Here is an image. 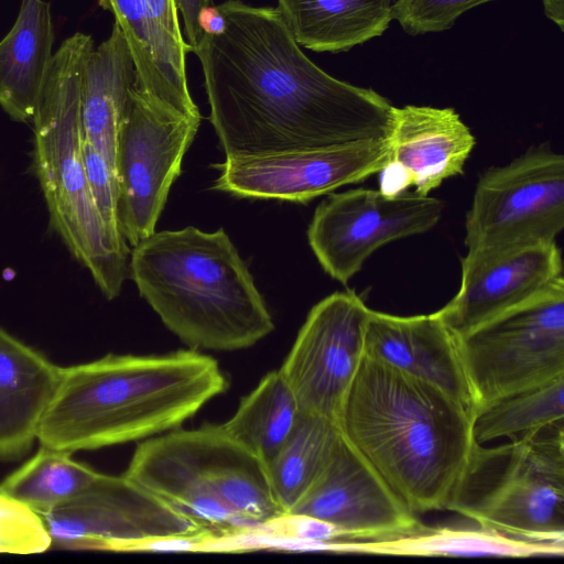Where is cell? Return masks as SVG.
I'll return each instance as SVG.
<instances>
[{
	"instance_id": "6da1fadb",
	"label": "cell",
	"mask_w": 564,
	"mask_h": 564,
	"mask_svg": "<svg viewBox=\"0 0 564 564\" xmlns=\"http://www.w3.org/2000/svg\"><path fill=\"white\" fill-rule=\"evenodd\" d=\"M218 7L226 31L205 34L193 52L226 158L387 138L392 104L314 64L276 8Z\"/></svg>"
},
{
	"instance_id": "7a4b0ae2",
	"label": "cell",
	"mask_w": 564,
	"mask_h": 564,
	"mask_svg": "<svg viewBox=\"0 0 564 564\" xmlns=\"http://www.w3.org/2000/svg\"><path fill=\"white\" fill-rule=\"evenodd\" d=\"M336 424L415 514L447 511L476 445L473 412L463 403L367 355Z\"/></svg>"
},
{
	"instance_id": "3957f363",
	"label": "cell",
	"mask_w": 564,
	"mask_h": 564,
	"mask_svg": "<svg viewBox=\"0 0 564 564\" xmlns=\"http://www.w3.org/2000/svg\"><path fill=\"white\" fill-rule=\"evenodd\" d=\"M227 388L217 360L199 350L108 354L62 368L37 441L73 454L147 440L180 427Z\"/></svg>"
},
{
	"instance_id": "277c9868",
	"label": "cell",
	"mask_w": 564,
	"mask_h": 564,
	"mask_svg": "<svg viewBox=\"0 0 564 564\" xmlns=\"http://www.w3.org/2000/svg\"><path fill=\"white\" fill-rule=\"evenodd\" d=\"M129 271L140 295L191 349H246L274 329L263 296L223 228L154 231L133 247Z\"/></svg>"
},
{
	"instance_id": "5b68a950",
	"label": "cell",
	"mask_w": 564,
	"mask_h": 564,
	"mask_svg": "<svg viewBox=\"0 0 564 564\" xmlns=\"http://www.w3.org/2000/svg\"><path fill=\"white\" fill-rule=\"evenodd\" d=\"M94 47L90 35L77 32L54 53L32 119L33 164L52 227L112 300L128 274L130 250L116 246L106 230L82 155V77Z\"/></svg>"
},
{
	"instance_id": "8992f818",
	"label": "cell",
	"mask_w": 564,
	"mask_h": 564,
	"mask_svg": "<svg viewBox=\"0 0 564 564\" xmlns=\"http://www.w3.org/2000/svg\"><path fill=\"white\" fill-rule=\"evenodd\" d=\"M122 475L215 535L247 531L272 506L264 466L220 424L143 440Z\"/></svg>"
},
{
	"instance_id": "52a82bcc",
	"label": "cell",
	"mask_w": 564,
	"mask_h": 564,
	"mask_svg": "<svg viewBox=\"0 0 564 564\" xmlns=\"http://www.w3.org/2000/svg\"><path fill=\"white\" fill-rule=\"evenodd\" d=\"M447 511L509 536L564 543V425L476 444Z\"/></svg>"
},
{
	"instance_id": "ba28073f",
	"label": "cell",
	"mask_w": 564,
	"mask_h": 564,
	"mask_svg": "<svg viewBox=\"0 0 564 564\" xmlns=\"http://www.w3.org/2000/svg\"><path fill=\"white\" fill-rule=\"evenodd\" d=\"M476 410L564 376V279L457 338Z\"/></svg>"
},
{
	"instance_id": "9c48e42d",
	"label": "cell",
	"mask_w": 564,
	"mask_h": 564,
	"mask_svg": "<svg viewBox=\"0 0 564 564\" xmlns=\"http://www.w3.org/2000/svg\"><path fill=\"white\" fill-rule=\"evenodd\" d=\"M564 228V156L541 143L478 177L466 214L467 251L555 242Z\"/></svg>"
},
{
	"instance_id": "30bf717a",
	"label": "cell",
	"mask_w": 564,
	"mask_h": 564,
	"mask_svg": "<svg viewBox=\"0 0 564 564\" xmlns=\"http://www.w3.org/2000/svg\"><path fill=\"white\" fill-rule=\"evenodd\" d=\"M199 123L200 118L160 105L135 84L131 88L118 133L116 174L119 228L132 247L155 231Z\"/></svg>"
},
{
	"instance_id": "8fae6325",
	"label": "cell",
	"mask_w": 564,
	"mask_h": 564,
	"mask_svg": "<svg viewBox=\"0 0 564 564\" xmlns=\"http://www.w3.org/2000/svg\"><path fill=\"white\" fill-rule=\"evenodd\" d=\"M444 203L415 191L387 195L356 188L319 203L307 239L323 270L346 285L382 246L424 234L442 218Z\"/></svg>"
},
{
	"instance_id": "7c38bea8",
	"label": "cell",
	"mask_w": 564,
	"mask_h": 564,
	"mask_svg": "<svg viewBox=\"0 0 564 564\" xmlns=\"http://www.w3.org/2000/svg\"><path fill=\"white\" fill-rule=\"evenodd\" d=\"M42 518L52 547L64 550L132 552L143 541L209 532L123 475L100 473Z\"/></svg>"
},
{
	"instance_id": "4fadbf2b",
	"label": "cell",
	"mask_w": 564,
	"mask_h": 564,
	"mask_svg": "<svg viewBox=\"0 0 564 564\" xmlns=\"http://www.w3.org/2000/svg\"><path fill=\"white\" fill-rule=\"evenodd\" d=\"M369 312L352 290L335 292L308 312L279 369L302 413L336 423L365 355Z\"/></svg>"
},
{
	"instance_id": "5bb4252c",
	"label": "cell",
	"mask_w": 564,
	"mask_h": 564,
	"mask_svg": "<svg viewBox=\"0 0 564 564\" xmlns=\"http://www.w3.org/2000/svg\"><path fill=\"white\" fill-rule=\"evenodd\" d=\"M388 139L226 158L214 188L239 197L307 203L378 174Z\"/></svg>"
},
{
	"instance_id": "9a60e30c",
	"label": "cell",
	"mask_w": 564,
	"mask_h": 564,
	"mask_svg": "<svg viewBox=\"0 0 564 564\" xmlns=\"http://www.w3.org/2000/svg\"><path fill=\"white\" fill-rule=\"evenodd\" d=\"M460 286L436 311L456 338L535 297L563 278L555 242L467 251Z\"/></svg>"
},
{
	"instance_id": "2e32d148",
	"label": "cell",
	"mask_w": 564,
	"mask_h": 564,
	"mask_svg": "<svg viewBox=\"0 0 564 564\" xmlns=\"http://www.w3.org/2000/svg\"><path fill=\"white\" fill-rule=\"evenodd\" d=\"M288 513L327 521L345 541L386 539L423 524L341 434L321 477Z\"/></svg>"
},
{
	"instance_id": "e0dca14e",
	"label": "cell",
	"mask_w": 564,
	"mask_h": 564,
	"mask_svg": "<svg viewBox=\"0 0 564 564\" xmlns=\"http://www.w3.org/2000/svg\"><path fill=\"white\" fill-rule=\"evenodd\" d=\"M388 164L379 172V191L395 195L414 186L429 195L463 174L476 145L469 127L454 108L406 105L392 107Z\"/></svg>"
},
{
	"instance_id": "ac0fdd59",
	"label": "cell",
	"mask_w": 564,
	"mask_h": 564,
	"mask_svg": "<svg viewBox=\"0 0 564 564\" xmlns=\"http://www.w3.org/2000/svg\"><path fill=\"white\" fill-rule=\"evenodd\" d=\"M365 355L430 382L475 413L457 338L434 312L398 316L370 308Z\"/></svg>"
},
{
	"instance_id": "d6986e66",
	"label": "cell",
	"mask_w": 564,
	"mask_h": 564,
	"mask_svg": "<svg viewBox=\"0 0 564 564\" xmlns=\"http://www.w3.org/2000/svg\"><path fill=\"white\" fill-rule=\"evenodd\" d=\"M62 368L0 328V459L22 457L37 440Z\"/></svg>"
},
{
	"instance_id": "ffe728a7",
	"label": "cell",
	"mask_w": 564,
	"mask_h": 564,
	"mask_svg": "<svg viewBox=\"0 0 564 564\" xmlns=\"http://www.w3.org/2000/svg\"><path fill=\"white\" fill-rule=\"evenodd\" d=\"M50 2L22 0L18 18L0 42V106L14 120L32 121L53 59Z\"/></svg>"
},
{
	"instance_id": "44dd1931",
	"label": "cell",
	"mask_w": 564,
	"mask_h": 564,
	"mask_svg": "<svg viewBox=\"0 0 564 564\" xmlns=\"http://www.w3.org/2000/svg\"><path fill=\"white\" fill-rule=\"evenodd\" d=\"M135 82L131 52L115 23L109 37L87 56L82 77V135L115 173L118 133Z\"/></svg>"
},
{
	"instance_id": "7402d4cb",
	"label": "cell",
	"mask_w": 564,
	"mask_h": 564,
	"mask_svg": "<svg viewBox=\"0 0 564 564\" xmlns=\"http://www.w3.org/2000/svg\"><path fill=\"white\" fill-rule=\"evenodd\" d=\"M337 553L399 556H563L564 543L523 540L474 524L429 527L379 540L338 541Z\"/></svg>"
},
{
	"instance_id": "603a6c76",
	"label": "cell",
	"mask_w": 564,
	"mask_h": 564,
	"mask_svg": "<svg viewBox=\"0 0 564 564\" xmlns=\"http://www.w3.org/2000/svg\"><path fill=\"white\" fill-rule=\"evenodd\" d=\"M393 0H278L295 42L314 52L339 53L380 36L392 19Z\"/></svg>"
},
{
	"instance_id": "cb8c5ba5",
	"label": "cell",
	"mask_w": 564,
	"mask_h": 564,
	"mask_svg": "<svg viewBox=\"0 0 564 564\" xmlns=\"http://www.w3.org/2000/svg\"><path fill=\"white\" fill-rule=\"evenodd\" d=\"M301 414L294 393L278 369L267 373L220 426L267 470Z\"/></svg>"
},
{
	"instance_id": "d4e9b609",
	"label": "cell",
	"mask_w": 564,
	"mask_h": 564,
	"mask_svg": "<svg viewBox=\"0 0 564 564\" xmlns=\"http://www.w3.org/2000/svg\"><path fill=\"white\" fill-rule=\"evenodd\" d=\"M340 432L335 422L302 413L293 432L267 467L272 496L283 513L291 511L327 467Z\"/></svg>"
},
{
	"instance_id": "484cf974",
	"label": "cell",
	"mask_w": 564,
	"mask_h": 564,
	"mask_svg": "<svg viewBox=\"0 0 564 564\" xmlns=\"http://www.w3.org/2000/svg\"><path fill=\"white\" fill-rule=\"evenodd\" d=\"M564 425V376L513 392L479 406L473 415V437L484 445L497 438L514 441Z\"/></svg>"
},
{
	"instance_id": "4316f807",
	"label": "cell",
	"mask_w": 564,
	"mask_h": 564,
	"mask_svg": "<svg viewBox=\"0 0 564 564\" xmlns=\"http://www.w3.org/2000/svg\"><path fill=\"white\" fill-rule=\"evenodd\" d=\"M97 475L72 453L41 446L0 482V491L43 516L83 491Z\"/></svg>"
},
{
	"instance_id": "83f0119b",
	"label": "cell",
	"mask_w": 564,
	"mask_h": 564,
	"mask_svg": "<svg viewBox=\"0 0 564 564\" xmlns=\"http://www.w3.org/2000/svg\"><path fill=\"white\" fill-rule=\"evenodd\" d=\"M152 30L155 57L170 107L185 116L200 117L186 77L185 55L192 51L184 41L174 0H143Z\"/></svg>"
},
{
	"instance_id": "f1b7e54d",
	"label": "cell",
	"mask_w": 564,
	"mask_h": 564,
	"mask_svg": "<svg viewBox=\"0 0 564 564\" xmlns=\"http://www.w3.org/2000/svg\"><path fill=\"white\" fill-rule=\"evenodd\" d=\"M99 6L113 14L115 23L126 37L135 67V85L150 98L172 109L156 64L155 44L144 1L99 0Z\"/></svg>"
},
{
	"instance_id": "f546056e",
	"label": "cell",
	"mask_w": 564,
	"mask_h": 564,
	"mask_svg": "<svg viewBox=\"0 0 564 564\" xmlns=\"http://www.w3.org/2000/svg\"><path fill=\"white\" fill-rule=\"evenodd\" d=\"M52 547L41 514L0 491V553L35 554Z\"/></svg>"
},
{
	"instance_id": "4dcf8cb0",
	"label": "cell",
	"mask_w": 564,
	"mask_h": 564,
	"mask_svg": "<svg viewBox=\"0 0 564 564\" xmlns=\"http://www.w3.org/2000/svg\"><path fill=\"white\" fill-rule=\"evenodd\" d=\"M82 155L88 186L112 241L120 249L129 250L118 221V181L106 158L82 135Z\"/></svg>"
},
{
	"instance_id": "1f68e13d",
	"label": "cell",
	"mask_w": 564,
	"mask_h": 564,
	"mask_svg": "<svg viewBox=\"0 0 564 564\" xmlns=\"http://www.w3.org/2000/svg\"><path fill=\"white\" fill-rule=\"evenodd\" d=\"M492 0H393L392 19L410 35L451 29L466 11Z\"/></svg>"
},
{
	"instance_id": "d6a6232c",
	"label": "cell",
	"mask_w": 564,
	"mask_h": 564,
	"mask_svg": "<svg viewBox=\"0 0 564 564\" xmlns=\"http://www.w3.org/2000/svg\"><path fill=\"white\" fill-rule=\"evenodd\" d=\"M177 12L181 13L187 44L192 52L198 46L204 33L198 26L197 18L202 8L213 4V0H174Z\"/></svg>"
},
{
	"instance_id": "836d02e7",
	"label": "cell",
	"mask_w": 564,
	"mask_h": 564,
	"mask_svg": "<svg viewBox=\"0 0 564 564\" xmlns=\"http://www.w3.org/2000/svg\"><path fill=\"white\" fill-rule=\"evenodd\" d=\"M197 23L204 34L219 35L226 31V19L218 6L209 4L198 13Z\"/></svg>"
},
{
	"instance_id": "e575fe53",
	"label": "cell",
	"mask_w": 564,
	"mask_h": 564,
	"mask_svg": "<svg viewBox=\"0 0 564 564\" xmlns=\"http://www.w3.org/2000/svg\"><path fill=\"white\" fill-rule=\"evenodd\" d=\"M546 18L553 21L561 31L564 26V0H542Z\"/></svg>"
}]
</instances>
